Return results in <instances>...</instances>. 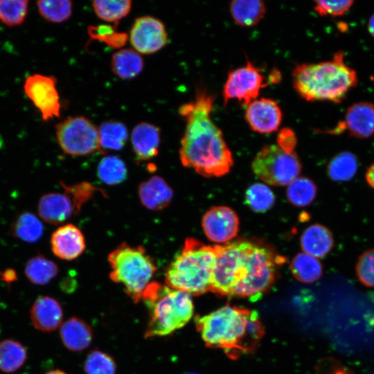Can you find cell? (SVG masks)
I'll use <instances>...</instances> for the list:
<instances>
[{"mask_svg":"<svg viewBox=\"0 0 374 374\" xmlns=\"http://www.w3.org/2000/svg\"><path fill=\"white\" fill-rule=\"evenodd\" d=\"M215 248L210 291L221 296H260L270 288L278 266L284 262L270 247L253 240L239 239Z\"/></svg>","mask_w":374,"mask_h":374,"instance_id":"1","label":"cell"},{"mask_svg":"<svg viewBox=\"0 0 374 374\" xmlns=\"http://www.w3.org/2000/svg\"><path fill=\"white\" fill-rule=\"evenodd\" d=\"M213 102V95L199 88L194 99L178 109L186 122L179 152L180 161L184 166L206 177H221L233 164L222 132L211 118Z\"/></svg>","mask_w":374,"mask_h":374,"instance_id":"2","label":"cell"},{"mask_svg":"<svg viewBox=\"0 0 374 374\" xmlns=\"http://www.w3.org/2000/svg\"><path fill=\"white\" fill-rule=\"evenodd\" d=\"M195 325L206 346L222 348L231 359L253 351L265 334L256 311L229 304L197 317Z\"/></svg>","mask_w":374,"mask_h":374,"instance_id":"3","label":"cell"},{"mask_svg":"<svg viewBox=\"0 0 374 374\" xmlns=\"http://www.w3.org/2000/svg\"><path fill=\"white\" fill-rule=\"evenodd\" d=\"M344 58L339 51L327 61L296 64L292 72L294 90L308 101L341 103L358 83L357 72Z\"/></svg>","mask_w":374,"mask_h":374,"instance_id":"4","label":"cell"},{"mask_svg":"<svg viewBox=\"0 0 374 374\" xmlns=\"http://www.w3.org/2000/svg\"><path fill=\"white\" fill-rule=\"evenodd\" d=\"M216 260L215 246L188 238L183 248L168 266L165 282L168 287L200 295L210 291L212 272Z\"/></svg>","mask_w":374,"mask_h":374,"instance_id":"5","label":"cell"},{"mask_svg":"<svg viewBox=\"0 0 374 374\" xmlns=\"http://www.w3.org/2000/svg\"><path fill=\"white\" fill-rule=\"evenodd\" d=\"M108 262L111 280L122 285L134 302L143 300L157 272L156 264L144 247L121 243L109 254Z\"/></svg>","mask_w":374,"mask_h":374,"instance_id":"6","label":"cell"},{"mask_svg":"<svg viewBox=\"0 0 374 374\" xmlns=\"http://www.w3.org/2000/svg\"><path fill=\"white\" fill-rule=\"evenodd\" d=\"M150 319L145 338L168 335L184 327L193 315L191 295L187 292L160 285L154 296L146 302Z\"/></svg>","mask_w":374,"mask_h":374,"instance_id":"7","label":"cell"},{"mask_svg":"<svg viewBox=\"0 0 374 374\" xmlns=\"http://www.w3.org/2000/svg\"><path fill=\"white\" fill-rule=\"evenodd\" d=\"M60 185L63 187L62 193L44 194L37 205L40 218L53 225L76 215L82 206L98 190L90 183L84 181L70 186L61 182Z\"/></svg>","mask_w":374,"mask_h":374,"instance_id":"8","label":"cell"},{"mask_svg":"<svg viewBox=\"0 0 374 374\" xmlns=\"http://www.w3.org/2000/svg\"><path fill=\"white\" fill-rule=\"evenodd\" d=\"M251 168L262 181L272 186H285L298 177L301 165L294 151L269 144L263 146L257 153Z\"/></svg>","mask_w":374,"mask_h":374,"instance_id":"9","label":"cell"},{"mask_svg":"<svg viewBox=\"0 0 374 374\" xmlns=\"http://www.w3.org/2000/svg\"><path fill=\"white\" fill-rule=\"evenodd\" d=\"M57 143L71 156L84 157L100 150L98 127L82 116H70L55 127Z\"/></svg>","mask_w":374,"mask_h":374,"instance_id":"10","label":"cell"},{"mask_svg":"<svg viewBox=\"0 0 374 374\" xmlns=\"http://www.w3.org/2000/svg\"><path fill=\"white\" fill-rule=\"evenodd\" d=\"M270 83L260 68L247 61L245 65L229 72L222 91L224 105L235 99L247 106Z\"/></svg>","mask_w":374,"mask_h":374,"instance_id":"11","label":"cell"},{"mask_svg":"<svg viewBox=\"0 0 374 374\" xmlns=\"http://www.w3.org/2000/svg\"><path fill=\"white\" fill-rule=\"evenodd\" d=\"M23 87L26 96L39 111L43 121L60 116L61 103L55 77L35 73L25 79Z\"/></svg>","mask_w":374,"mask_h":374,"instance_id":"12","label":"cell"},{"mask_svg":"<svg viewBox=\"0 0 374 374\" xmlns=\"http://www.w3.org/2000/svg\"><path fill=\"white\" fill-rule=\"evenodd\" d=\"M168 34L163 23L152 16L135 19L130 32L132 48L141 54H152L168 44Z\"/></svg>","mask_w":374,"mask_h":374,"instance_id":"13","label":"cell"},{"mask_svg":"<svg viewBox=\"0 0 374 374\" xmlns=\"http://www.w3.org/2000/svg\"><path fill=\"white\" fill-rule=\"evenodd\" d=\"M326 132H347L348 136L359 139L370 138L374 134V104L365 101L353 103L348 107L344 119Z\"/></svg>","mask_w":374,"mask_h":374,"instance_id":"14","label":"cell"},{"mask_svg":"<svg viewBox=\"0 0 374 374\" xmlns=\"http://www.w3.org/2000/svg\"><path fill=\"white\" fill-rule=\"evenodd\" d=\"M202 226L208 240L217 243H226L237 235L239 219L229 207L214 206L204 215Z\"/></svg>","mask_w":374,"mask_h":374,"instance_id":"15","label":"cell"},{"mask_svg":"<svg viewBox=\"0 0 374 374\" xmlns=\"http://www.w3.org/2000/svg\"><path fill=\"white\" fill-rule=\"evenodd\" d=\"M282 118V111L277 102L267 98L252 101L247 106L244 113V118L250 128L260 134L276 132Z\"/></svg>","mask_w":374,"mask_h":374,"instance_id":"16","label":"cell"},{"mask_svg":"<svg viewBox=\"0 0 374 374\" xmlns=\"http://www.w3.org/2000/svg\"><path fill=\"white\" fill-rule=\"evenodd\" d=\"M53 254L64 260H73L85 250V238L80 229L73 224H66L55 229L51 237Z\"/></svg>","mask_w":374,"mask_h":374,"instance_id":"17","label":"cell"},{"mask_svg":"<svg viewBox=\"0 0 374 374\" xmlns=\"http://www.w3.org/2000/svg\"><path fill=\"white\" fill-rule=\"evenodd\" d=\"M30 319L33 326L43 332H51L61 325L63 310L54 298L43 296L37 298L30 309Z\"/></svg>","mask_w":374,"mask_h":374,"instance_id":"18","label":"cell"},{"mask_svg":"<svg viewBox=\"0 0 374 374\" xmlns=\"http://www.w3.org/2000/svg\"><path fill=\"white\" fill-rule=\"evenodd\" d=\"M161 142V131L154 124L141 122L131 133L133 152L140 161L150 160L156 157Z\"/></svg>","mask_w":374,"mask_h":374,"instance_id":"19","label":"cell"},{"mask_svg":"<svg viewBox=\"0 0 374 374\" xmlns=\"http://www.w3.org/2000/svg\"><path fill=\"white\" fill-rule=\"evenodd\" d=\"M139 199L151 211H161L171 203L173 191L159 176H153L139 186Z\"/></svg>","mask_w":374,"mask_h":374,"instance_id":"20","label":"cell"},{"mask_svg":"<svg viewBox=\"0 0 374 374\" xmlns=\"http://www.w3.org/2000/svg\"><path fill=\"white\" fill-rule=\"evenodd\" d=\"M60 336L64 346L71 351L79 352L88 348L93 339L92 330L82 319L72 317L61 326Z\"/></svg>","mask_w":374,"mask_h":374,"instance_id":"21","label":"cell"},{"mask_svg":"<svg viewBox=\"0 0 374 374\" xmlns=\"http://www.w3.org/2000/svg\"><path fill=\"white\" fill-rule=\"evenodd\" d=\"M300 242L304 253L319 258L326 256L331 251L334 239L328 228L314 224L303 231Z\"/></svg>","mask_w":374,"mask_h":374,"instance_id":"22","label":"cell"},{"mask_svg":"<svg viewBox=\"0 0 374 374\" xmlns=\"http://www.w3.org/2000/svg\"><path fill=\"white\" fill-rule=\"evenodd\" d=\"M143 68L144 60L141 55L133 48L120 49L112 56V71L121 79H132L138 76Z\"/></svg>","mask_w":374,"mask_h":374,"instance_id":"23","label":"cell"},{"mask_svg":"<svg viewBox=\"0 0 374 374\" xmlns=\"http://www.w3.org/2000/svg\"><path fill=\"white\" fill-rule=\"evenodd\" d=\"M229 10L238 25L249 27L256 25L262 19L266 6L261 0H233L230 3Z\"/></svg>","mask_w":374,"mask_h":374,"instance_id":"24","label":"cell"},{"mask_svg":"<svg viewBox=\"0 0 374 374\" xmlns=\"http://www.w3.org/2000/svg\"><path fill=\"white\" fill-rule=\"evenodd\" d=\"M44 231V225L39 217L28 211L20 213L10 227L13 237L28 243H35L41 239Z\"/></svg>","mask_w":374,"mask_h":374,"instance_id":"25","label":"cell"},{"mask_svg":"<svg viewBox=\"0 0 374 374\" xmlns=\"http://www.w3.org/2000/svg\"><path fill=\"white\" fill-rule=\"evenodd\" d=\"M98 135L100 152L105 153L123 149L128 139V131L122 122L108 121L100 124Z\"/></svg>","mask_w":374,"mask_h":374,"instance_id":"26","label":"cell"},{"mask_svg":"<svg viewBox=\"0 0 374 374\" xmlns=\"http://www.w3.org/2000/svg\"><path fill=\"white\" fill-rule=\"evenodd\" d=\"M58 272L57 265L40 253L30 258L24 268V273L28 280L38 285L48 283Z\"/></svg>","mask_w":374,"mask_h":374,"instance_id":"27","label":"cell"},{"mask_svg":"<svg viewBox=\"0 0 374 374\" xmlns=\"http://www.w3.org/2000/svg\"><path fill=\"white\" fill-rule=\"evenodd\" d=\"M358 166L356 155L349 151H343L330 161L327 172L329 177L335 181H348L355 176Z\"/></svg>","mask_w":374,"mask_h":374,"instance_id":"28","label":"cell"},{"mask_svg":"<svg viewBox=\"0 0 374 374\" xmlns=\"http://www.w3.org/2000/svg\"><path fill=\"white\" fill-rule=\"evenodd\" d=\"M27 358L26 348L13 339L0 342V371L11 373L20 368Z\"/></svg>","mask_w":374,"mask_h":374,"instance_id":"29","label":"cell"},{"mask_svg":"<svg viewBox=\"0 0 374 374\" xmlns=\"http://www.w3.org/2000/svg\"><path fill=\"white\" fill-rule=\"evenodd\" d=\"M290 267L294 276L302 283H312L320 278L323 273L319 259L304 252L294 257Z\"/></svg>","mask_w":374,"mask_h":374,"instance_id":"30","label":"cell"},{"mask_svg":"<svg viewBox=\"0 0 374 374\" xmlns=\"http://www.w3.org/2000/svg\"><path fill=\"white\" fill-rule=\"evenodd\" d=\"M97 172L99 179L109 185H116L123 182L127 175V170L124 161L114 155L105 156L100 160Z\"/></svg>","mask_w":374,"mask_h":374,"instance_id":"31","label":"cell"},{"mask_svg":"<svg viewBox=\"0 0 374 374\" xmlns=\"http://www.w3.org/2000/svg\"><path fill=\"white\" fill-rule=\"evenodd\" d=\"M96 15L107 22H118L129 14L132 8L130 0H96L92 2Z\"/></svg>","mask_w":374,"mask_h":374,"instance_id":"32","label":"cell"},{"mask_svg":"<svg viewBox=\"0 0 374 374\" xmlns=\"http://www.w3.org/2000/svg\"><path fill=\"white\" fill-rule=\"evenodd\" d=\"M36 5L39 15L51 23L66 21L73 11V3L69 0L37 1Z\"/></svg>","mask_w":374,"mask_h":374,"instance_id":"33","label":"cell"},{"mask_svg":"<svg viewBox=\"0 0 374 374\" xmlns=\"http://www.w3.org/2000/svg\"><path fill=\"white\" fill-rule=\"evenodd\" d=\"M317 195L314 183L308 177H298L293 180L287 189L288 200L297 206L310 204Z\"/></svg>","mask_w":374,"mask_h":374,"instance_id":"34","label":"cell"},{"mask_svg":"<svg viewBox=\"0 0 374 374\" xmlns=\"http://www.w3.org/2000/svg\"><path fill=\"white\" fill-rule=\"evenodd\" d=\"M245 201L253 211L263 213L274 205L275 197L272 190L267 185L255 183L247 189Z\"/></svg>","mask_w":374,"mask_h":374,"instance_id":"35","label":"cell"},{"mask_svg":"<svg viewBox=\"0 0 374 374\" xmlns=\"http://www.w3.org/2000/svg\"><path fill=\"white\" fill-rule=\"evenodd\" d=\"M28 7L26 0H0V21L9 27L21 25L26 19Z\"/></svg>","mask_w":374,"mask_h":374,"instance_id":"36","label":"cell"},{"mask_svg":"<svg viewBox=\"0 0 374 374\" xmlns=\"http://www.w3.org/2000/svg\"><path fill=\"white\" fill-rule=\"evenodd\" d=\"M86 374H116V365L113 357L99 350L91 351L84 362Z\"/></svg>","mask_w":374,"mask_h":374,"instance_id":"37","label":"cell"},{"mask_svg":"<svg viewBox=\"0 0 374 374\" xmlns=\"http://www.w3.org/2000/svg\"><path fill=\"white\" fill-rule=\"evenodd\" d=\"M355 271L363 285L374 287V249L367 250L359 256Z\"/></svg>","mask_w":374,"mask_h":374,"instance_id":"38","label":"cell"},{"mask_svg":"<svg viewBox=\"0 0 374 374\" xmlns=\"http://www.w3.org/2000/svg\"><path fill=\"white\" fill-rule=\"evenodd\" d=\"M314 10L321 16L338 17L344 15L352 7V0L314 1Z\"/></svg>","mask_w":374,"mask_h":374,"instance_id":"39","label":"cell"},{"mask_svg":"<svg viewBox=\"0 0 374 374\" xmlns=\"http://www.w3.org/2000/svg\"><path fill=\"white\" fill-rule=\"evenodd\" d=\"M296 139L294 132L290 128L282 129L277 139V145L287 151H294Z\"/></svg>","mask_w":374,"mask_h":374,"instance_id":"40","label":"cell"},{"mask_svg":"<svg viewBox=\"0 0 374 374\" xmlns=\"http://www.w3.org/2000/svg\"><path fill=\"white\" fill-rule=\"evenodd\" d=\"M0 280L8 284L17 280V272L12 268H8L2 272H0Z\"/></svg>","mask_w":374,"mask_h":374,"instance_id":"41","label":"cell"},{"mask_svg":"<svg viewBox=\"0 0 374 374\" xmlns=\"http://www.w3.org/2000/svg\"><path fill=\"white\" fill-rule=\"evenodd\" d=\"M365 179L367 184L374 189V163L367 168L365 173Z\"/></svg>","mask_w":374,"mask_h":374,"instance_id":"42","label":"cell"},{"mask_svg":"<svg viewBox=\"0 0 374 374\" xmlns=\"http://www.w3.org/2000/svg\"><path fill=\"white\" fill-rule=\"evenodd\" d=\"M368 30L373 37H374V13L371 16L368 21Z\"/></svg>","mask_w":374,"mask_h":374,"instance_id":"43","label":"cell"},{"mask_svg":"<svg viewBox=\"0 0 374 374\" xmlns=\"http://www.w3.org/2000/svg\"><path fill=\"white\" fill-rule=\"evenodd\" d=\"M46 374H66V373L61 370L56 369V370L48 371Z\"/></svg>","mask_w":374,"mask_h":374,"instance_id":"44","label":"cell"},{"mask_svg":"<svg viewBox=\"0 0 374 374\" xmlns=\"http://www.w3.org/2000/svg\"><path fill=\"white\" fill-rule=\"evenodd\" d=\"M335 374H345L344 371H337Z\"/></svg>","mask_w":374,"mask_h":374,"instance_id":"45","label":"cell"},{"mask_svg":"<svg viewBox=\"0 0 374 374\" xmlns=\"http://www.w3.org/2000/svg\"><path fill=\"white\" fill-rule=\"evenodd\" d=\"M188 374H196V373H188Z\"/></svg>","mask_w":374,"mask_h":374,"instance_id":"46","label":"cell"}]
</instances>
